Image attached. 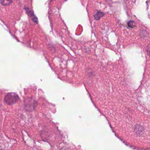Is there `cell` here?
Masks as SVG:
<instances>
[{
	"mask_svg": "<svg viewBox=\"0 0 150 150\" xmlns=\"http://www.w3.org/2000/svg\"><path fill=\"white\" fill-rule=\"evenodd\" d=\"M19 100L18 95L14 93H10L7 94L4 98V102L8 105H12L17 103Z\"/></svg>",
	"mask_w": 150,
	"mask_h": 150,
	"instance_id": "obj_1",
	"label": "cell"
},
{
	"mask_svg": "<svg viewBox=\"0 0 150 150\" xmlns=\"http://www.w3.org/2000/svg\"><path fill=\"white\" fill-rule=\"evenodd\" d=\"M17 3V0H0V9L7 10L13 7L15 3Z\"/></svg>",
	"mask_w": 150,
	"mask_h": 150,
	"instance_id": "obj_2",
	"label": "cell"
},
{
	"mask_svg": "<svg viewBox=\"0 0 150 150\" xmlns=\"http://www.w3.org/2000/svg\"><path fill=\"white\" fill-rule=\"evenodd\" d=\"M104 14L103 12H98L96 14V15L94 16V17L96 19H99L100 18L102 17L103 16H104Z\"/></svg>",
	"mask_w": 150,
	"mask_h": 150,
	"instance_id": "obj_3",
	"label": "cell"
},
{
	"mask_svg": "<svg viewBox=\"0 0 150 150\" xmlns=\"http://www.w3.org/2000/svg\"><path fill=\"white\" fill-rule=\"evenodd\" d=\"M128 25L129 27H130V28H133L135 27L136 24L134 22H133V21H130V22H129Z\"/></svg>",
	"mask_w": 150,
	"mask_h": 150,
	"instance_id": "obj_4",
	"label": "cell"
},
{
	"mask_svg": "<svg viewBox=\"0 0 150 150\" xmlns=\"http://www.w3.org/2000/svg\"><path fill=\"white\" fill-rule=\"evenodd\" d=\"M147 52L150 57V44L149 45H148V47H147Z\"/></svg>",
	"mask_w": 150,
	"mask_h": 150,
	"instance_id": "obj_5",
	"label": "cell"
},
{
	"mask_svg": "<svg viewBox=\"0 0 150 150\" xmlns=\"http://www.w3.org/2000/svg\"><path fill=\"white\" fill-rule=\"evenodd\" d=\"M0 150H3V149H0Z\"/></svg>",
	"mask_w": 150,
	"mask_h": 150,
	"instance_id": "obj_6",
	"label": "cell"
}]
</instances>
